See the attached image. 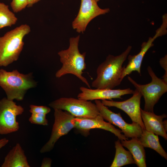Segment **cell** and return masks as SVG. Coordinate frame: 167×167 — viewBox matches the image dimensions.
Masks as SVG:
<instances>
[{"label": "cell", "instance_id": "9a60e30c", "mask_svg": "<svg viewBox=\"0 0 167 167\" xmlns=\"http://www.w3.org/2000/svg\"><path fill=\"white\" fill-rule=\"evenodd\" d=\"M141 115L145 129L167 139V134L163 126V119L167 115H157L154 112L146 111L141 109Z\"/></svg>", "mask_w": 167, "mask_h": 167}, {"label": "cell", "instance_id": "52a82bcc", "mask_svg": "<svg viewBox=\"0 0 167 167\" xmlns=\"http://www.w3.org/2000/svg\"><path fill=\"white\" fill-rule=\"evenodd\" d=\"M54 121L51 135L49 140L41 148L40 152L41 153L51 151L61 137L75 127V117L68 112L54 109Z\"/></svg>", "mask_w": 167, "mask_h": 167}, {"label": "cell", "instance_id": "4316f807", "mask_svg": "<svg viewBox=\"0 0 167 167\" xmlns=\"http://www.w3.org/2000/svg\"><path fill=\"white\" fill-rule=\"evenodd\" d=\"M41 0H28L27 7H32L33 5L37 3Z\"/></svg>", "mask_w": 167, "mask_h": 167}, {"label": "cell", "instance_id": "277c9868", "mask_svg": "<svg viewBox=\"0 0 167 167\" xmlns=\"http://www.w3.org/2000/svg\"><path fill=\"white\" fill-rule=\"evenodd\" d=\"M36 85L31 73L23 74L17 70L8 71L0 69V86L4 91L8 100H23L27 92Z\"/></svg>", "mask_w": 167, "mask_h": 167}, {"label": "cell", "instance_id": "2e32d148", "mask_svg": "<svg viewBox=\"0 0 167 167\" xmlns=\"http://www.w3.org/2000/svg\"><path fill=\"white\" fill-rule=\"evenodd\" d=\"M2 167H30L24 151L19 143L10 151L5 156Z\"/></svg>", "mask_w": 167, "mask_h": 167}, {"label": "cell", "instance_id": "9c48e42d", "mask_svg": "<svg viewBox=\"0 0 167 167\" xmlns=\"http://www.w3.org/2000/svg\"><path fill=\"white\" fill-rule=\"evenodd\" d=\"M95 102L104 119L118 127L127 138L140 137L143 129L139 124L133 122L131 124L128 123L123 119L120 113H115L110 110L100 100H95Z\"/></svg>", "mask_w": 167, "mask_h": 167}, {"label": "cell", "instance_id": "6da1fadb", "mask_svg": "<svg viewBox=\"0 0 167 167\" xmlns=\"http://www.w3.org/2000/svg\"><path fill=\"white\" fill-rule=\"evenodd\" d=\"M131 49L129 46L118 55H109L97 68V76L92 86L97 89H113L119 85L123 79L122 76L125 66L122 65Z\"/></svg>", "mask_w": 167, "mask_h": 167}, {"label": "cell", "instance_id": "484cf974", "mask_svg": "<svg viewBox=\"0 0 167 167\" xmlns=\"http://www.w3.org/2000/svg\"><path fill=\"white\" fill-rule=\"evenodd\" d=\"M8 142V139L6 138L0 139V149L6 145Z\"/></svg>", "mask_w": 167, "mask_h": 167}, {"label": "cell", "instance_id": "83f0119b", "mask_svg": "<svg viewBox=\"0 0 167 167\" xmlns=\"http://www.w3.org/2000/svg\"><path fill=\"white\" fill-rule=\"evenodd\" d=\"M163 126L164 129L166 132L167 131V121L164 120L163 121Z\"/></svg>", "mask_w": 167, "mask_h": 167}, {"label": "cell", "instance_id": "ac0fdd59", "mask_svg": "<svg viewBox=\"0 0 167 167\" xmlns=\"http://www.w3.org/2000/svg\"><path fill=\"white\" fill-rule=\"evenodd\" d=\"M138 139L144 147L152 149L166 160L167 154L161 145L158 135L145 129L143 130Z\"/></svg>", "mask_w": 167, "mask_h": 167}, {"label": "cell", "instance_id": "8992f818", "mask_svg": "<svg viewBox=\"0 0 167 167\" xmlns=\"http://www.w3.org/2000/svg\"><path fill=\"white\" fill-rule=\"evenodd\" d=\"M54 109L66 111L75 117L94 118L100 114L95 104L91 101L72 97H61L49 104Z\"/></svg>", "mask_w": 167, "mask_h": 167}, {"label": "cell", "instance_id": "e0dca14e", "mask_svg": "<svg viewBox=\"0 0 167 167\" xmlns=\"http://www.w3.org/2000/svg\"><path fill=\"white\" fill-rule=\"evenodd\" d=\"M120 141L123 147L127 148L131 152L138 167H146L145 151L138 138H132L130 140H123Z\"/></svg>", "mask_w": 167, "mask_h": 167}, {"label": "cell", "instance_id": "cb8c5ba5", "mask_svg": "<svg viewBox=\"0 0 167 167\" xmlns=\"http://www.w3.org/2000/svg\"><path fill=\"white\" fill-rule=\"evenodd\" d=\"M160 64L161 67L164 70L165 73L162 78L167 83V55L160 59Z\"/></svg>", "mask_w": 167, "mask_h": 167}, {"label": "cell", "instance_id": "ba28073f", "mask_svg": "<svg viewBox=\"0 0 167 167\" xmlns=\"http://www.w3.org/2000/svg\"><path fill=\"white\" fill-rule=\"evenodd\" d=\"M24 111V108L13 101L4 97L0 100V134L6 135L18 130L17 116Z\"/></svg>", "mask_w": 167, "mask_h": 167}, {"label": "cell", "instance_id": "5b68a950", "mask_svg": "<svg viewBox=\"0 0 167 167\" xmlns=\"http://www.w3.org/2000/svg\"><path fill=\"white\" fill-rule=\"evenodd\" d=\"M147 70L152 79L148 84H139L130 76H128L127 79L143 96L145 101L144 110L153 112L155 105L167 92V83L157 77L150 66H148Z\"/></svg>", "mask_w": 167, "mask_h": 167}, {"label": "cell", "instance_id": "4fadbf2b", "mask_svg": "<svg viewBox=\"0 0 167 167\" xmlns=\"http://www.w3.org/2000/svg\"><path fill=\"white\" fill-rule=\"evenodd\" d=\"M75 128L84 136H88L91 129H100L110 132L121 141L128 139L124 135L121 133V130L116 129L109 122L105 121L100 114L93 118L75 117Z\"/></svg>", "mask_w": 167, "mask_h": 167}, {"label": "cell", "instance_id": "3957f363", "mask_svg": "<svg viewBox=\"0 0 167 167\" xmlns=\"http://www.w3.org/2000/svg\"><path fill=\"white\" fill-rule=\"evenodd\" d=\"M30 31L28 25L23 24L0 37V66H7L18 60L24 45V38Z\"/></svg>", "mask_w": 167, "mask_h": 167}, {"label": "cell", "instance_id": "7402d4cb", "mask_svg": "<svg viewBox=\"0 0 167 167\" xmlns=\"http://www.w3.org/2000/svg\"><path fill=\"white\" fill-rule=\"evenodd\" d=\"M28 0H12L11 7L14 12H19L27 6Z\"/></svg>", "mask_w": 167, "mask_h": 167}, {"label": "cell", "instance_id": "30bf717a", "mask_svg": "<svg viewBox=\"0 0 167 167\" xmlns=\"http://www.w3.org/2000/svg\"><path fill=\"white\" fill-rule=\"evenodd\" d=\"M78 14L72 23L74 29L83 33L89 22L96 16L105 14L109 11V8L101 9L95 0H81Z\"/></svg>", "mask_w": 167, "mask_h": 167}, {"label": "cell", "instance_id": "603a6c76", "mask_svg": "<svg viewBox=\"0 0 167 167\" xmlns=\"http://www.w3.org/2000/svg\"><path fill=\"white\" fill-rule=\"evenodd\" d=\"M29 112L32 113H43L45 114L49 113L50 109L45 106H38L31 105L30 106Z\"/></svg>", "mask_w": 167, "mask_h": 167}, {"label": "cell", "instance_id": "d6986e66", "mask_svg": "<svg viewBox=\"0 0 167 167\" xmlns=\"http://www.w3.org/2000/svg\"><path fill=\"white\" fill-rule=\"evenodd\" d=\"M115 143V154L110 167H120L127 165L135 164L131 152L124 148L119 139L116 141Z\"/></svg>", "mask_w": 167, "mask_h": 167}, {"label": "cell", "instance_id": "ffe728a7", "mask_svg": "<svg viewBox=\"0 0 167 167\" xmlns=\"http://www.w3.org/2000/svg\"><path fill=\"white\" fill-rule=\"evenodd\" d=\"M17 20L15 14L9 10L8 6L0 2V29L15 24Z\"/></svg>", "mask_w": 167, "mask_h": 167}, {"label": "cell", "instance_id": "f1b7e54d", "mask_svg": "<svg viewBox=\"0 0 167 167\" xmlns=\"http://www.w3.org/2000/svg\"><path fill=\"white\" fill-rule=\"evenodd\" d=\"M97 2L99 1L100 0H95Z\"/></svg>", "mask_w": 167, "mask_h": 167}, {"label": "cell", "instance_id": "7a4b0ae2", "mask_svg": "<svg viewBox=\"0 0 167 167\" xmlns=\"http://www.w3.org/2000/svg\"><path fill=\"white\" fill-rule=\"evenodd\" d=\"M79 37V35L70 38L69 48L58 53L62 66L56 73L55 76L60 78L68 74H72L90 88L88 80L82 75L86 67L85 60L86 53L81 54L79 52L78 48Z\"/></svg>", "mask_w": 167, "mask_h": 167}, {"label": "cell", "instance_id": "5bb4252c", "mask_svg": "<svg viewBox=\"0 0 167 167\" xmlns=\"http://www.w3.org/2000/svg\"><path fill=\"white\" fill-rule=\"evenodd\" d=\"M81 92L78 94V99L86 101L94 100H109L118 98L122 99V96L127 94H133L134 91L130 88L124 89H92L84 87L79 88Z\"/></svg>", "mask_w": 167, "mask_h": 167}, {"label": "cell", "instance_id": "8fae6325", "mask_svg": "<svg viewBox=\"0 0 167 167\" xmlns=\"http://www.w3.org/2000/svg\"><path fill=\"white\" fill-rule=\"evenodd\" d=\"M166 17H163V23L156 32L152 37H150L147 42L142 43L140 51L137 54L128 56V63L125 66L122 75V78L131 74L134 71H137L141 76V67L143 57L149 48L153 45V42L157 37L166 34L167 32V19Z\"/></svg>", "mask_w": 167, "mask_h": 167}, {"label": "cell", "instance_id": "44dd1931", "mask_svg": "<svg viewBox=\"0 0 167 167\" xmlns=\"http://www.w3.org/2000/svg\"><path fill=\"white\" fill-rule=\"evenodd\" d=\"M29 122L33 124L46 126L48 124V121L46 118V114L43 113H32L28 119Z\"/></svg>", "mask_w": 167, "mask_h": 167}, {"label": "cell", "instance_id": "d4e9b609", "mask_svg": "<svg viewBox=\"0 0 167 167\" xmlns=\"http://www.w3.org/2000/svg\"><path fill=\"white\" fill-rule=\"evenodd\" d=\"M52 163L51 159L49 158L45 157L43 159L41 164V167H50L51 166Z\"/></svg>", "mask_w": 167, "mask_h": 167}, {"label": "cell", "instance_id": "7c38bea8", "mask_svg": "<svg viewBox=\"0 0 167 167\" xmlns=\"http://www.w3.org/2000/svg\"><path fill=\"white\" fill-rule=\"evenodd\" d=\"M142 96L141 93L135 89L132 96L125 101H117L104 100L101 102L106 106L114 107L123 110L129 116L132 122L139 124L143 130L145 128L141 117L140 107Z\"/></svg>", "mask_w": 167, "mask_h": 167}]
</instances>
